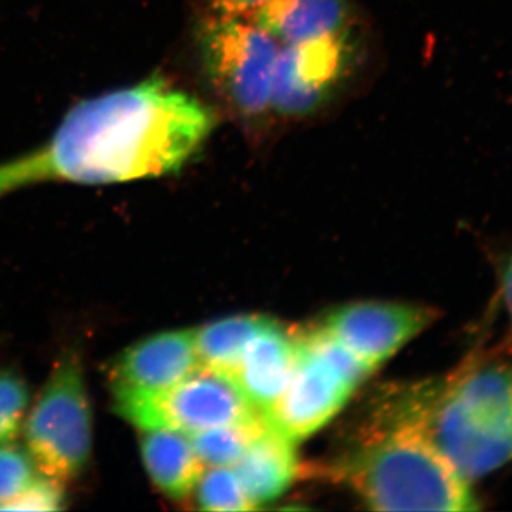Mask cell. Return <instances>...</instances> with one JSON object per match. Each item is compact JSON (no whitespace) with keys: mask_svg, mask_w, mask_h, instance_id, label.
I'll return each instance as SVG.
<instances>
[{"mask_svg":"<svg viewBox=\"0 0 512 512\" xmlns=\"http://www.w3.org/2000/svg\"><path fill=\"white\" fill-rule=\"evenodd\" d=\"M268 320L259 315L232 316L194 329L200 366L234 375L248 343Z\"/></svg>","mask_w":512,"mask_h":512,"instance_id":"9a60e30c","label":"cell"},{"mask_svg":"<svg viewBox=\"0 0 512 512\" xmlns=\"http://www.w3.org/2000/svg\"><path fill=\"white\" fill-rule=\"evenodd\" d=\"M200 367L194 329L167 330L138 340L110 370L113 397L161 392Z\"/></svg>","mask_w":512,"mask_h":512,"instance_id":"30bf717a","label":"cell"},{"mask_svg":"<svg viewBox=\"0 0 512 512\" xmlns=\"http://www.w3.org/2000/svg\"><path fill=\"white\" fill-rule=\"evenodd\" d=\"M352 57L348 33L281 46L272 83L271 110L284 117L311 114L336 92Z\"/></svg>","mask_w":512,"mask_h":512,"instance_id":"9c48e42d","label":"cell"},{"mask_svg":"<svg viewBox=\"0 0 512 512\" xmlns=\"http://www.w3.org/2000/svg\"><path fill=\"white\" fill-rule=\"evenodd\" d=\"M271 0H210L212 13L220 16L252 18Z\"/></svg>","mask_w":512,"mask_h":512,"instance_id":"ffe728a7","label":"cell"},{"mask_svg":"<svg viewBox=\"0 0 512 512\" xmlns=\"http://www.w3.org/2000/svg\"><path fill=\"white\" fill-rule=\"evenodd\" d=\"M470 483L512 461V365L468 362L402 404Z\"/></svg>","mask_w":512,"mask_h":512,"instance_id":"7a4b0ae2","label":"cell"},{"mask_svg":"<svg viewBox=\"0 0 512 512\" xmlns=\"http://www.w3.org/2000/svg\"><path fill=\"white\" fill-rule=\"evenodd\" d=\"M268 424L264 414H259L238 423L192 434V446L205 467H232Z\"/></svg>","mask_w":512,"mask_h":512,"instance_id":"2e32d148","label":"cell"},{"mask_svg":"<svg viewBox=\"0 0 512 512\" xmlns=\"http://www.w3.org/2000/svg\"><path fill=\"white\" fill-rule=\"evenodd\" d=\"M295 369L266 420L293 443L308 439L345 406L369 370L322 330L298 336Z\"/></svg>","mask_w":512,"mask_h":512,"instance_id":"5b68a950","label":"cell"},{"mask_svg":"<svg viewBox=\"0 0 512 512\" xmlns=\"http://www.w3.org/2000/svg\"><path fill=\"white\" fill-rule=\"evenodd\" d=\"M202 510L242 512L258 510L232 467H207L194 490Z\"/></svg>","mask_w":512,"mask_h":512,"instance_id":"e0dca14e","label":"cell"},{"mask_svg":"<svg viewBox=\"0 0 512 512\" xmlns=\"http://www.w3.org/2000/svg\"><path fill=\"white\" fill-rule=\"evenodd\" d=\"M140 433L141 460L158 490L173 500L190 497L207 468L192 446L191 437L165 429Z\"/></svg>","mask_w":512,"mask_h":512,"instance_id":"5bb4252c","label":"cell"},{"mask_svg":"<svg viewBox=\"0 0 512 512\" xmlns=\"http://www.w3.org/2000/svg\"><path fill=\"white\" fill-rule=\"evenodd\" d=\"M113 400L116 413L138 430H174L188 436L262 414L231 377L201 366L161 392Z\"/></svg>","mask_w":512,"mask_h":512,"instance_id":"52a82bcc","label":"cell"},{"mask_svg":"<svg viewBox=\"0 0 512 512\" xmlns=\"http://www.w3.org/2000/svg\"><path fill=\"white\" fill-rule=\"evenodd\" d=\"M296 443L271 424L256 436L232 466L256 507L288 490L298 471Z\"/></svg>","mask_w":512,"mask_h":512,"instance_id":"4fadbf2b","label":"cell"},{"mask_svg":"<svg viewBox=\"0 0 512 512\" xmlns=\"http://www.w3.org/2000/svg\"><path fill=\"white\" fill-rule=\"evenodd\" d=\"M40 476L26 448L16 446L15 441L0 444V510H9Z\"/></svg>","mask_w":512,"mask_h":512,"instance_id":"ac0fdd59","label":"cell"},{"mask_svg":"<svg viewBox=\"0 0 512 512\" xmlns=\"http://www.w3.org/2000/svg\"><path fill=\"white\" fill-rule=\"evenodd\" d=\"M211 110L161 77L80 101L53 136L0 163V198L40 183L104 185L181 170L214 128Z\"/></svg>","mask_w":512,"mask_h":512,"instance_id":"6da1fadb","label":"cell"},{"mask_svg":"<svg viewBox=\"0 0 512 512\" xmlns=\"http://www.w3.org/2000/svg\"><path fill=\"white\" fill-rule=\"evenodd\" d=\"M29 406L26 383L12 372H0V444L12 443L22 433Z\"/></svg>","mask_w":512,"mask_h":512,"instance_id":"d6986e66","label":"cell"},{"mask_svg":"<svg viewBox=\"0 0 512 512\" xmlns=\"http://www.w3.org/2000/svg\"><path fill=\"white\" fill-rule=\"evenodd\" d=\"M299 340L269 319L248 343L231 379L266 416L284 392L298 360Z\"/></svg>","mask_w":512,"mask_h":512,"instance_id":"8fae6325","label":"cell"},{"mask_svg":"<svg viewBox=\"0 0 512 512\" xmlns=\"http://www.w3.org/2000/svg\"><path fill=\"white\" fill-rule=\"evenodd\" d=\"M252 18L279 45H299L346 33L349 8L346 0H271Z\"/></svg>","mask_w":512,"mask_h":512,"instance_id":"7c38bea8","label":"cell"},{"mask_svg":"<svg viewBox=\"0 0 512 512\" xmlns=\"http://www.w3.org/2000/svg\"><path fill=\"white\" fill-rule=\"evenodd\" d=\"M501 286H503L504 301L512 322V255L508 258L507 264L504 265Z\"/></svg>","mask_w":512,"mask_h":512,"instance_id":"44dd1931","label":"cell"},{"mask_svg":"<svg viewBox=\"0 0 512 512\" xmlns=\"http://www.w3.org/2000/svg\"><path fill=\"white\" fill-rule=\"evenodd\" d=\"M434 319L436 311L426 306L357 302L329 313L319 329L372 373Z\"/></svg>","mask_w":512,"mask_h":512,"instance_id":"ba28073f","label":"cell"},{"mask_svg":"<svg viewBox=\"0 0 512 512\" xmlns=\"http://www.w3.org/2000/svg\"><path fill=\"white\" fill-rule=\"evenodd\" d=\"M343 481L377 511H476L470 483L402 407L338 467Z\"/></svg>","mask_w":512,"mask_h":512,"instance_id":"3957f363","label":"cell"},{"mask_svg":"<svg viewBox=\"0 0 512 512\" xmlns=\"http://www.w3.org/2000/svg\"><path fill=\"white\" fill-rule=\"evenodd\" d=\"M198 47L208 80L232 109L251 119L271 110L281 45L254 18L211 13L202 23Z\"/></svg>","mask_w":512,"mask_h":512,"instance_id":"8992f818","label":"cell"},{"mask_svg":"<svg viewBox=\"0 0 512 512\" xmlns=\"http://www.w3.org/2000/svg\"><path fill=\"white\" fill-rule=\"evenodd\" d=\"M25 448L42 476L64 484L83 473L93 448V413L82 362H57L23 423Z\"/></svg>","mask_w":512,"mask_h":512,"instance_id":"277c9868","label":"cell"}]
</instances>
